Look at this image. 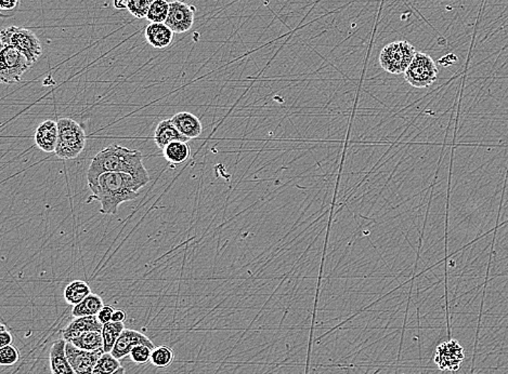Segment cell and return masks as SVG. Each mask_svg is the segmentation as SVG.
<instances>
[{"label":"cell","instance_id":"cell-17","mask_svg":"<svg viewBox=\"0 0 508 374\" xmlns=\"http://www.w3.org/2000/svg\"><path fill=\"white\" fill-rule=\"evenodd\" d=\"M154 141H156L158 148L164 150L168 144L173 143V142H188L189 138H185L177 129L171 119H165V121H162L158 123L156 129V133H154Z\"/></svg>","mask_w":508,"mask_h":374},{"label":"cell","instance_id":"cell-6","mask_svg":"<svg viewBox=\"0 0 508 374\" xmlns=\"http://www.w3.org/2000/svg\"><path fill=\"white\" fill-rule=\"evenodd\" d=\"M438 73L437 64L431 55L416 53L412 63L404 73V79L414 88H427L435 84Z\"/></svg>","mask_w":508,"mask_h":374},{"label":"cell","instance_id":"cell-25","mask_svg":"<svg viewBox=\"0 0 508 374\" xmlns=\"http://www.w3.org/2000/svg\"><path fill=\"white\" fill-rule=\"evenodd\" d=\"M169 13V3L166 0H156L148 10L146 18L151 23H165Z\"/></svg>","mask_w":508,"mask_h":374},{"label":"cell","instance_id":"cell-7","mask_svg":"<svg viewBox=\"0 0 508 374\" xmlns=\"http://www.w3.org/2000/svg\"><path fill=\"white\" fill-rule=\"evenodd\" d=\"M26 55L12 47H3L0 53V80L4 84H18L32 67Z\"/></svg>","mask_w":508,"mask_h":374},{"label":"cell","instance_id":"cell-28","mask_svg":"<svg viewBox=\"0 0 508 374\" xmlns=\"http://www.w3.org/2000/svg\"><path fill=\"white\" fill-rule=\"evenodd\" d=\"M152 351L153 348H151L150 346L139 345V346H136L135 348L132 349L129 356L132 363H137V365H146L148 361H151Z\"/></svg>","mask_w":508,"mask_h":374},{"label":"cell","instance_id":"cell-20","mask_svg":"<svg viewBox=\"0 0 508 374\" xmlns=\"http://www.w3.org/2000/svg\"><path fill=\"white\" fill-rule=\"evenodd\" d=\"M163 154H164V157L168 163H173V165H180V163L187 161L190 154H191V150H190L189 145H188V142L177 141L168 144L163 150Z\"/></svg>","mask_w":508,"mask_h":374},{"label":"cell","instance_id":"cell-11","mask_svg":"<svg viewBox=\"0 0 508 374\" xmlns=\"http://www.w3.org/2000/svg\"><path fill=\"white\" fill-rule=\"evenodd\" d=\"M139 345H146V346H150L151 348H156L152 341L146 334L137 331V330L125 329L119 336V340H117L111 354L115 358L121 361V359L130 355L132 349L135 348L136 346H139Z\"/></svg>","mask_w":508,"mask_h":374},{"label":"cell","instance_id":"cell-8","mask_svg":"<svg viewBox=\"0 0 508 374\" xmlns=\"http://www.w3.org/2000/svg\"><path fill=\"white\" fill-rule=\"evenodd\" d=\"M464 359L465 353L458 341L441 343L436 349L435 363L441 371H458Z\"/></svg>","mask_w":508,"mask_h":374},{"label":"cell","instance_id":"cell-12","mask_svg":"<svg viewBox=\"0 0 508 374\" xmlns=\"http://www.w3.org/2000/svg\"><path fill=\"white\" fill-rule=\"evenodd\" d=\"M59 138L57 121L53 119L43 121L34 134L35 145L45 153H55Z\"/></svg>","mask_w":508,"mask_h":374},{"label":"cell","instance_id":"cell-2","mask_svg":"<svg viewBox=\"0 0 508 374\" xmlns=\"http://www.w3.org/2000/svg\"><path fill=\"white\" fill-rule=\"evenodd\" d=\"M144 185H146L144 182L131 175L107 172L100 175L90 189L92 198L100 202L101 214L112 216L117 214L119 204L136 199Z\"/></svg>","mask_w":508,"mask_h":374},{"label":"cell","instance_id":"cell-5","mask_svg":"<svg viewBox=\"0 0 508 374\" xmlns=\"http://www.w3.org/2000/svg\"><path fill=\"white\" fill-rule=\"evenodd\" d=\"M416 51L409 41L399 40L388 43L379 53L382 68L392 75H401L408 70Z\"/></svg>","mask_w":508,"mask_h":374},{"label":"cell","instance_id":"cell-22","mask_svg":"<svg viewBox=\"0 0 508 374\" xmlns=\"http://www.w3.org/2000/svg\"><path fill=\"white\" fill-rule=\"evenodd\" d=\"M70 343L75 345L78 348L90 351V352L103 349L102 334L99 331L85 332V334L74 338Z\"/></svg>","mask_w":508,"mask_h":374},{"label":"cell","instance_id":"cell-13","mask_svg":"<svg viewBox=\"0 0 508 374\" xmlns=\"http://www.w3.org/2000/svg\"><path fill=\"white\" fill-rule=\"evenodd\" d=\"M103 324L97 316H86V317H75L65 328L60 330L62 339L66 342H71L74 338L85 332H102Z\"/></svg>","mask_w":508,"mask_h":374},{"label":"cell","instance_id":"cell-21","mask_svg":"<svg viewBox=\"0 0 508 374\" xmlns=\"http://www.w3.org/2000/svg\"><path fill=\"white\" fill-rule=\"evenodd\" d=\"M124 330H125L124 322L111 321L109 324H103L101 334H102L103 338V351L105 353L112 352V349L114 348L115 344Z\"/></svg>","mask_w":508,"mask_h":374},{"label":"cell","instance_id":"cell-32","mask_svg":"<svg viewBox=\"0 0 508 374\" xmlns=\"http://www.w3.org/2000/svg\"><path fill=\"white\" fill-rule=\"evenodd\" d=\"M458 57H456L455 55L450 53V55H445V57H441V59L439 60V63L441 64V65L445 66V67H448V66H451L453 65V64H455L456 62H458Z\"/></svg>","mask_w":508,"mask_h":374},{"label":"cell","instance_id":"cell-9","mask_svg":"<svg viewBox=\"0 0 508 374\" xmlns=\"http://www.w3.org/2000/svg\"><path fill=\"white\" fill-rule=\"evenodd\" d=\"M195 18V9L181 1L169 3V13L166 24L175 34H183L191 30Z\"/></svg>","mask_w":508,"mask_h":374},{"label":"cell","instance_id":"cell-29","mask_svg":"<svg viewBox=\"0 0 508 374\" xmlns=\"http://www.w3.org/2000/svg\"><path fill=\"white\" fill-rule=\"evenodd\" d=\"M114 307H109V305H104V307H102V309L99 312L97 317H98V319L100 320L101 324H109V322L112 321L113 314H114Z\"/></svg>","mask_w":508,"mask_h":374},{"label":"cell","instance_id":"cell-3","mask_svg":"<svg viewBox=\"0 0 508 374\" xmlns=\"http://www.w3.org/2000/svg\"><path fill=\"white\" fill-rule=\"evenodd\" d=\"M59 138H58L55 156L62 160L77 158L86 146V133L82 126L69 117L58 119Z\"/></svg>","mask_w":508,"mask_h":374},{"label":"cell","instance_id":"cell-34","mask_svg":"<svg viewBox=\"0 0 508 374\" xmlns=\"http://www.w3.org/2000/svg\"><path fill=\"white\" fill-rule=\"evenodd\" d=\"M114 7L117 9H127L128 0H114Z\"/></svg>","mask_w":508,"mask_h":374},{"label":"cell","instance_id":"cell-23","mask_svg":"<svg viewBox=\"0 0 508 374\" xmlns=\"http://www.w3.org/2000/svg\"><path fill=\"white\" fill-rule=\"evenodd\" d=\"M175 361V353L171 347L167 345H161L156 347L152 351V356H151V363L154 367L158 369H165L169 367Z\"/></svg>","mask_w":508,"mask_h":374},{"label":"cell","instance_id":"cell-24","mask_svg":"<svg viewBox=\"0 0 508 374\" xmlns=\"http://www.w3.org/2000/svg\"><path fill=\"white\" fill-rule=\"evenodd\" d=\"M121 367V361L111 353H103L99 358L92 374H113Z\"/></svg>","mask_w":508,"mask_h":374},{"label":"cell","instance_id":"cell-15","mask_svg":"<svg viewBox=\"0 0 508 374\" xmlns=\"http://www.w3.org/2000/svg\"><path fill=\"white\" fill-rule=\"evenodd\" d=\"M171 121L177 129L189 140L198 138L203 132V126H202L200 119L188 111L175 114L171 117Z\"/></svg>","mask_w":508,"mask_h":374},{"label":"cell","instance_id":"cell-35","mask_svg":"<svg viewBox=\"0 0 508 374\" xmlns=\"http://www.w3.org/2000/svg\"><path fill=\"white\" fill-rule=\"evenodd\" d=\"M113 374H126L125 369H124L123 367L119 368V370H117V372H114Z\"/></svg>","mask_w":508,"mask_h":374},{"label":"cell","instance_id":"cell-18","mask_svg":"<svg viewBox=\"0 0 508 374\" xmlns=\"http://www.w3.org/2000/svg\"><path fill=\"white\" fill-rule=\"evenodd\" d=\"M104 307L103 299L96 293H90L84 301L75 305L72 309L73 317H86V316H97Z\"/></svg>","mask_w":508,"mask_h":374},{"label":"cell","instance_id":"cell-26","mask_svg":"<svg viewBox=\"0 0 508 374\" xmlns=\"http://www.w3.org/2000/svg\"><path fill=\"white\" fill-rule=\"evenodd\" d=\"M156 0H128L127 10L137 18H144Z\"/></svg>","mask_w":508,"mask_h":374},{"label":"cell","instance_id":"cell-4","mask_svg":"<svg viewBox=\"0 0 508 374\" xmlns=\"http://www.w3.org/2000/svg\"><path fill=\"white\" fill-rule=\"evenodd\" d=\"M0 40L3 47H12L28 57L34 65L43 55V48L38 37L28 28L9 26L4 28L0 34Z\"/></svg>","mask_w":508,"mask_h":374},{"label":"cell","instance_id":"cell-31","mask_svg":"<svg viewBox=\"0 0 508 374\" xmlns=\"http://www.w3.org/2000/svg\"><path fill=\"white\" fill-rule=\"evenodd\" d=\"M12 342H13V336L10 334L9 330H7L5 324H3L1 330H0V347L11 345Z\"/></svg>","mask_w":508,"mask_h":374},{"label":"cell","instance_id":"cell-10","mask_svg":"<svg viewBox=\"0 0 508 374\" xmlns=\"http://www.w3.org/2000/svg\"><path fill=\"white\" fill-rule=\"evenodd\" d=\"M66 356L77 374H92L99 358L104 351L98 349L94 352L78 348L72 343L66 342Z\"/></svg>","mask_w":508,"mask_h":374},{"label":"cell","instance_id":"cell-1","mask_svg":"<svg viewBox=\"0 0 508 374\" xmlns=\"http://www.w3.org/2000/svg\"><path fill=\"white\" fill-rule=\"evenodd\" d=\"M127 173L148 184L150 175L144 165V156L138 150L112 144L101 150L92 158L87 171L88 186L94 185L103 173Z\"/></svg>","mask_w":508,"mask_h":374},{"label":"cell","instance_id":"cell-19","mask_svg":"<svg viewBox=\"0 0 508 374\" xmlns=\"http://www.w3.org/2000/svg\"><path fill=\"white\" fill-rule=\"evenodd\" d=\"M92 293L90 285L82 280H74L64 289V299L69 305H77Z\"/></svg>","mask_w":508,"mask_h":374},{"label":"cell","instance_id":"cell-33","mask_svg":"<svg viewBox=\"0 0 508 374\" xmlns=\"http://www.w3.org/2000/svg\"><path fill=\"white\" fill-rule=\"evenodd\" d=\"M126 318H127V315H126L123 309H115L114 314H113L112 321L124 322Z\"/></svg>","mask_w":508,"mask_h":374},{"label":"cell","instance_id":"cell-27","mask_svg":"<svg viewBox=\"0 0 508 374\" xmlns=\"http://www.w3.org/2000/svg\"><path fill=\"white\" fill-rule=\"evenodd\" d=\"M20 361V352L13 345L0 347V365L5 367L16 365Z\"/></svg>","mask_w":508,"mask_h":374},{"label":"cell","instance_id":"cell-30","mask_svg":"<svg viewBox=\"0 0 508 374\" xmlns=\"http://www.w3.org/2000/svg\"><path fill=\"white\" fill-rule=\"evenodd\" d=\"M21 0H0V10L1 12H14L18 10Z\"/></svg>","mask_w":508,"mask_h":374},{"label":"cell","instance_id":"cell-14","mask_svg":"<svg viewBox=\"0 0 508 374\" xmlns=\"http://www.w3.org/2000/svg\"><path fill=\"white\" fill-rule=\"evenodd\" d=\"M66 341L59 339L53 343L49 352V363L53 374H77L70 363L65 352Z\"/></svg>","mask_w":508,"mask_h":374},{"label":"cell","instance_id":"cell-16","mask_svg":"<svg viewBox=\"0 0 508 374\" xmlns=\"http://www.w3.org/2000/svg\"><path fill=\"white\" fill-rule=\"evenodd\" d=\"M175 33L165 23H151L146 28V39L156 49H166L173 43Z\"/></svg>","mask_w":508,"mask_h":374}]
</instances>
